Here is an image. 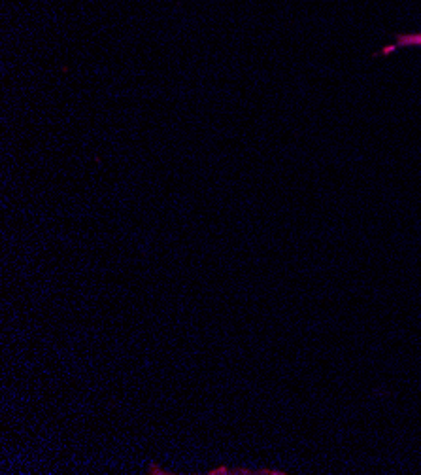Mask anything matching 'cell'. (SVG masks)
I'll return each mask as SVG.
<instances>
[{
  "mask_svg": "<svg viewBox=\"0 0 421 475\" xmlns=\"http://www.w3.org/2000/svg\"><path fill=\"white\" fill-rule=\"evenodd\" d=\"M398 48H421V32H413V34H404V36H398L397 42L393 46H387L383 48V55H387L391 51H395Z\"/></svg>",
  "mask_w": 421,
  "mask_h": 475,
  "instance_id": "cell-1",
  "label": "cell"
}]
</instances>
